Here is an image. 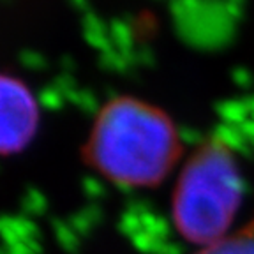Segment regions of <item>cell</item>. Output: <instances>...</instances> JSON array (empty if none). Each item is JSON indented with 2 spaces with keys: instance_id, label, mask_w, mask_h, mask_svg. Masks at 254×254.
Segmentation results:
<instances>
[{
  "instance_id": "6da1fadb",
  "label": "cell",
  "mask_w": 254,
  "mask_h": 254,
  "mask_svg": "<svg viewBox=\"0 0 254 254\" xmlns=\"http://www.w3.org/2000/svg\"><path fill=\"white\" fill-rule=\"evenodd\" d=\"M83 163L124 189L163 184L182 155V141L166 111L120 95L95 115L83 145Z\"/></svg>"
},
{
  "instance_id": "7a4b0ae2",
  "label": "cell",
  "mask_w": 254,
  "mask_h": 254,
  "mask_svg": "<svg viewBox=\"0 0 254 254\" xmlns=\"http://www.w3.org/2000/svg\"><path fill=\"white\" fill-rule=\"evenodd\" d=\"M242 194V173L230 145L222 138L206 139L187 159L175 186V230L199 247L217 242L233 224Z\"/></svg>"
},
{
  "instance_id": "3957f363",
  "label": "cell",
  "mask_w": 254,
  "mask_h": 254,
  "mask_svg": "<svg viewBox=\"0 0 254 254\" xmlns=\"http://www.w3.org/2000/svg\"><path fill=\"white\" fill-rule=\"evenodd\" d=\"M39 127V106L30 88L0 72V155L27 148Z\"/></svg>"
},
{
  "instance_id": "277c9868",
  "label": "cell",
  "mask_w": 254,
  "mask_h": 254,
  "mask_svg": "<svg viewBox=\"0 0 254 254\" xmlns=\"http://www.w3.org/2000/svg\"><path fill=\"white\" fill-rule=\"evenodd\" d=\"M196 254H254V219L242 230L201 247Z\"/></svg>"
}]
</instances>
